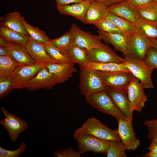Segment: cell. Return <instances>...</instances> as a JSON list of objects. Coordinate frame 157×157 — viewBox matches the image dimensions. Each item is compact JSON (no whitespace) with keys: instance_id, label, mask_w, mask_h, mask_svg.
Returning <instances> with one entry per match:
<instances>
[{"instance_id":"cell-1","label":"cell","mask_w":157,"mask_h":157,"mask_svg":"<svg viewBox=\"0 0 157 157\" xmlns=\"http://www.w3.org/2000/svg\"><path fill=\"white\" fill-rule=\"evenodd\" d=\"M88 102L99 111L110 115L118 121L128 119L115 105L105 89L93 93L85 97Z\"/></svg>"},{"instance_id":"cell-2","label":"cell","mask_w":157,"mask_h":157,"mask_svg":"<svg viewBox=\"0 0 157 157\" xmlns=\"http://www.w3.org/2000/svg\"><path fill=\"white\" fill-rule=\"evenodd\" d=\"M74 133L79 134L90 135L108 140L121 142L117 130L110 129L94 117L87 119Z\"/></svg>"},{"instance_id":"cell-3","label":"cell","mask_w":157,"mask_h":157,"mask_svg":"<svg viewBox=\"0 0 157 157\" xmlns=\"http://www.w3.org/2000/svg\"><path fill=\"white\" fill-rule=\"evenodd\" d=\"M79 89L85 97L94 92L104 90L106 87L101 78V71L91 70L79 65Z\"/></svg>"},{"instance_id":"cell-4","label":"cell","mask_w":157,"mask_h":157,"mask_svg":"<svg viewBox=\"0 0 157 157\" xmlns=\"http://www.w3.org/2000/svg\"><path fill=\"white\" fill-rule=\"evenodd\" d=\"M125 64L133 76L138 78L144 88H153L151 74L154 69L148 65L144 60L129 56L124 57Z\"/></svg>"},{"instance_id":"cell-5","label":"cell","mask_w":157,"mask_h":157,"mask_svg":"<svg viewBox=\"0 0 157 157\" xmlns=\"http://www.w3.org/2000/svg\"><path fill=\"white\" fill-rule=\"evenodd\" d=\"M73 136L77 143L78 151L81 154L89 151L94 154H106L109 140L90 135L79 134L74 133Z\"/></svg>"},{"instance_id":"cell-6","label":"cell","mask_w":157,"mask_h":157,"mask_svg":"<svg viewBox=\"0 0 157 157\" xmlns=\"http://www.w3.org/2000/svg\"><path fill=\"white\" fill-rule=\"evenodd\" d=\"M47 64L35 63L17 66L11 76L14 89L25 88L30 81Z\"/></svg>"},{"instance_id":"cell-7","label":"cell","mask_w":157,"mask_h":157,"mask_svg":"<svg viewBox=\"0 0 157 157\" xmlns=\"http://www.w3.org/2000/svg\"><path fill=\"white\" fill-rule=\"evenodd\" d=\"M144 88L139 80L135 77L128 86L126 92L129 108L133 112H141L147 101Z\"/></svg>"},{"instance_id":"cell-8","label":"cell","mask_w":157,"mask_h":157,"mask_svg":"<svg viewBox=\"0 0 157 157\" xmlns=\"http://www.w3.org/2000/svg\"><path fill=\"white\" fill-rule=\"evenodd\" d=\"M100 77L106 88L108 87L126 91L134 76L130 72L116 71H101Z\"/></svg>"},{"instance_id":"cell-9","label":"cell","mask_w":157,"mask_h":157,"mask_svg":"<svg viewBox=\"0 0 157 157\" xmlns=\"http://www.w3.org/2000/svg\"><path fill=\"white\" fill-rule=\"evenodd\" d=\"M117 121V130L120 141L126 150L135 151L140 145V141L136 137L133 127V120L120 119Z\"/></svg>"},{"instance_id":"cell-10","label":"cell","mask_w":157,"mask_h":157,"mask_svg":"<svg viewBox=\"0 0 157 157\" xmlns=\"http://www.w3.org/2000/svg\"><path fill=\"white\" fill-rule=\"evenodd\" d=\"M5 119L0 122V124L7 130L11 140L16 141L20 133L28 128V125L24 119L8 112L4 107L1 108Z\"/></svg>"},{"instance_id":"cell-11","label":"cell","mask_w":157,"mask_h":157,"mask_svg":"<svg viewBox=\"0 0 157 157\" xmlns=\"http://www.w3.org/2000/svg\"><path fill=\"white\" fill-rule=\"evenodd\" d=\"M91 62L99 63H122L126 59L118 56L108 46L102 44L99 47L87 50Z\"/></svg>"},{"instance_id":"cell-12","label":"cell","mask_w":157,"mask_h":157,"mask_svg":"<svg viewBox=\"0 0 157 157\" xmlns=\"http://www.w3.org/2000/svg\"><path fill=\"white\" fill-rule=\"evenodd\" d=\"M127 45L129 56L144 60L149 49L152 47L150 39L140 35L136 32L128 37Z\"/></svg>"},{"instance_id":"cell-13","label":"cell","mask_w":157,"mask_h":157,"mask_svg":"<svg viewBox=\"0 0 157 157\" xmlns=\"http://www.w3.org/2000/svg\"><path fill=\"white\" fill-rule=\"evenodd\" d=\"M70 31L74 38V44L87 50L97 47L101 45L102 38L99 35H94L81 29L73 24Z\"/></svg>"},{"instance_id":"cell-14","label":"cell","mask_w":157,"mask_h":157,"mask_svg":"<svg viewBox=\"0 0 157 157\" xmlns=\"http://www.w3.org/2000/svg\"><path fill=\"white\" fill-rule=\"evenodd\" d=\"M73 62L47 64L45 67L51 74L55 83L60 84L68 80L73 76V74L77 72Z\"/></svg>"},{"instance_id":"cell-15","label":"cell","mask_w":157,"mask_h":157,"mask_svg":"<svg viewBox=\"0 0 157 157\" xmlns=\"http://www.w3.org/2000/svg\"><path fill=\"white\" fill-rule=\"evenodd\" d=\"M98 33L105 43L113 45L116 51L121 52L124 57L129 56L128 37L122 33H110L99 29Z\"/></svg>"},{"instance_id":"cell-16","label":"cell","mask_w":157,"mask_h":157,"mask_svg":"<svg viewBox=\"0 0 157 157\" xmlns=\"http://www.w3.org/2000/svg\"><path fill=\"white\" fill-rule=\"evenodd\" d=\"M27 52L36 63L48 64L58 63L47 52L44 43L31 39L25 45Z\"/></svg>"},{"instance_id":"cell-17","label":"cell","mask_w":157,"mask_h":157,"mask_svg":"<svg viewBox=\"0 0 157 157\" xmlns=\"http://www.w3.org/2000/svg\"><path fill=\"white\" fill-rule=\"evenodd\" d=\"M107 8L109 13L128 20L135 25L142 19L127 0Z\"/></svg>"},{"instance_id":"cell-18","label":"cell","mask_w":157,"mask_h":157,"mask_svg":"<svg viewBox=\"0 0 157 157\" xmlns=\"http://www.w3.org/2000/svg\"><path fill=\"white\" fill-rule=\"evenodd\" d=\"M55 85L51 74L45 67L30 81L25 88L31 91L41 88L49 89Z\"/></svg>"},{"instance_id":"cell-19","label":"cell","mask_w":157,"mask_h":157,"mask_svg":"<svg viewBox=\"0 0 157 157\" xmlns=\"http://www.w3.org/2000/svg\"><path fill=\"white\" fill-rule=\"evenodd\" d=\"M107 93L117 107L127 118L133 120V113L130 109L126 90L106 88Z\"/></svg>"},{"instance_id":"cell-20","label":"cell","mask_w":157,"mask_h":157,"mask_svg":"<svg viewBox=\"0 0 157 157\" xmlns=\"http://www.w3.org/2000/svg\"><path fill=\"white\" fill-rule=\"evenodd\" d=\"M91 2L83 1L71 5L57 7L60 14L72 16L84 23L86 12Z\"/></svg>"},{"instance_id":"cell-21","label":"cell","mask_w":157,"mask_h":157,"mask_svg":"<svg viewBox=\"0 0 157 157\" xmlns=\"http://www.w3.org/2000/svg\"><path fill=\"white\" fill-rule=\"evenodd\" d=\"M109 13L107 7L94 1L91 3L87 10L84 23L93 24L106 17Z\"/></svg>"},{"instance_id":"cell-22","label":"cell","mask_w":157,"mask_h":157,"mask_svg":"<svg viewBox=\"0 0 157 157\" xmlns=\"http://www.w3.org/2000/svg\"><path fill=\"white\" fill-rule=\"evenodd\" d=\"M8 56L19 65H26L35 63L27 51L24 45L12 42L8 47Z\"/></svg>"},{"instance_id":"cell-23","label":"cell","mask_w":157,"mask_h":157,"mask_svg":"<svg viewBox=\"0 0 157 157\" xmlns=\"http://www.w3.org/2000/svg\"><path fill=\"white\" fill-rule=\"evenodd\" d=\"M22 17L19 12H16L2 15L0 17V25L29 37L22 23Z\"/></svg>"},{"instance_id":"cell-24","label":"cell","mask_w":157,"mask_h":157,"mask_svg":"<svg viewBox=\"0 0 157 157\" xmlns=\"http://www.w3.org/2000/svg\"><path fill=\"white\" fill-rule=\"evenodd\" d=\"M71 61L79 65L86 67L91 62L87 50L74 44L69 47L60 50Z\"/></svg>"},{"instance_id":"cell-25","label":"cell","mask_w":157,"mask_h":157,"mask_svg":"<svg viewBox=\"0 0 157 157\" xmlns=\"http://www.w3.org/2000/svg\"><path fill=\"white\" fill-rule=\"evenodd\" d=\"M135 26L136 32L142 36L149 39L157 38V21L142 19Z\"/></svg>"},{"instance_id":"cell-26","label":"cell","mask_w":157,"mask_h":157,"mask_svg":"<svg viewBox=\"0 0 157 157\" xmlns=\"http://www.w3.org/2000/svg\"><path fill=\"white\" fill-rule=\"evenodd\" d=\"M106 17L114 23L126 36L129 37L136 32L135 25L129 21L110 13Z\"/></svg>"},{"instance_id":"cell-27","label":"cell","mask_w":157,"mask_h":157,"mask_svg":"<svg viewBox=\"0 0 157 157\" xmlns=\"http://www.w3.org/2000/svg\"><path fill=\"white\" fill-rule=\"evenodd\" d=\"M84 67L88 69L102 72H130L125 62L118 64L114 63H99L91 61L87 65Z\"/></svg>"},{"instance_id":"cell-28","label":"cell","mask_w":157,"mask_h":157,"mask_svg":"<svg viewBox=\"0 0 157 157\" xmlns=\"http://www.w3.org/2000/svg\"><path fill=\"white\" fill-rule=\"evenodd\" d=\"M0 36L5 38L11 42L25 46L31 39L29 37L1 25L0 26Z\"/></svg>"},{"instance_id":"cell-29","label":"cell","mask_w":157,"mask_h":157,"mask_svg":"<svg viewBox=\"0 0 157 157\" xmlns=\"http://www.w3.org/2000/svg\"><path fill=\"white\" fill-rule=\"evenodd\" d=\"M22 21L25 29L31 39L45 43L49 41L50 39L43 31L37 27L28 24L25 20L24 17L22 16Z\"/></svg>"},{"instance_id":"cell-30","label":"cell","mask_w":157,"mask_h":157,"mask_svg":"<svg viewBox=\"0 0 157 157\" xmlns=\"http://www.w3.org/2000/svg\"><path fill=\"white\" fill-rule=\"evenodd\" d=\"M134 10L141 19L157 21V2Z\"/></svg>"},{"instance_id":"cell-31","label":"cell","mask_w":157,"mask_h":157,"mask_svg":"<svg viewBox=\"0 0 157 157\" xmlns=\"http://www.w3.org/2000/svg\"><path fill=\"white\" fill-rule=\"evenodd\" d=\"M45 50L49 55L58 63L72 62L61 51L53 46L50 41L44 43Z\"/></svg>"},{"instance_id":"cell-32","label":"cell","mask_w":157,"mask_h":157,"mask_svg":"<svg viewBox=\"0 0 157 157\" xmlns=\"http://www.w3.org/2000/svg\"><path fill=\"white\" fill-rule=\"evenodd\" d=\"M19 65L9 56H0V76H11Z\"/></svg>"},{"instance_id":"cell-33","label":"cell","mask_w":157,"mask_h":157,"mask_svg":"<svg viewBox=\"0 0 157 157\" xmlns=\"http://www.w3.org/2000/svg\"><path fill=\"white\" fill-rule=\"evenodd\" d=\"M50 42L60 50H62L71 46L74 44V38L72 32H66L64 34L57 38L51 40Z\"/></svg>"},{"instance_id":"cell-34","label":"cell","mask_w":157,"mask_h":157,"mask_svg":"<svg viewBox=\"0 0 157 157\" xmlns=\"http://www.w3.org/2000/svg\"><path fill=\"white\" fill-rule=\"evenodd\" d=\"M126 148L121 142L109 140V147L106 153L107 157H126Z\"/></svg>"},{"instance_id":"cell-35","label":"cell","mask_w":157,"mask_h":157,"mask_svg":"<svg viewBox=\"0 0 157 157\" xmlns=\"http://www.w3.org/2000/svg\"><path fill=\"white\" fill-rule=\"evenodd\" d=\"M99 30L110 33H122L119 27L106 17L93 24Z\"/></svg>"},{"instance_id":"cell-36","label":"cell","mask_w":157,"mask_h":157,"mask_svg":"<svg viewBox=\"0 0 157 157\" xmlns=\"http://www.w3.org/2000/svg\"><path fill=\"white\" fill-rule=\"evenodd\" d=\"M14 89L11 76H0V99L6 97Z\"/></svg>"},{"instance_id":"cell-37","label":"cell","mask_w":157,"mask_h":157,"mask_svg":"<svg viewBox=\"0 0 157 157\" xmlns=\"http://www.w3.org/2000/svg\"><path fill=\"white\" fill-rule=\"evenodd\" d=\"M26 145L24 142H22L20 147L17 149L10 150L0 147V157H19L26 150Z\"/></svg>"},{"instance_id":"cell-38","label":"cell","mask_w":157,"mask_h":157,"mask_svg":"<svg viewBox=\"0 0 157 157\" xmlns=\"http://www.w3.org/2000/svg\"><path fill=\"white\" fill-rule=\"evenodd\" d=\"M144 60L150 67L154 69L157 68V49L153 47L150 48Z\"/></svg>"},{"instance_id":"cell-39","label":"cell","mask_w":157,"mask_h":157,"mask_svg":"<svg viewBox=\"0 0 157 157\" xmlns=\"http://www.w3.org/2000/svg\"><path fill=\"white\" fill-rule=\"evenodd\" d=\"M54 155L57 157H80L81 155L78 151L74 150L71 147L57 151Z\"/></svg>"},{"instance_id":"cell-40","label":"cell","mask_w":157,"mask_h":157,"mask_svg":"<svg viewBox=\"0 0 157 157\" xmlns=\"http://www.w3.org/2000/svg\"><path fill=\"white\" fill-rule=\"evenodd\" d=\"M130 6L135 9L151 4L155 1L154 0H127Z\"/></svg>"},{"instance_id":"cell-41","label":"cell","mask_w":157,"mask_h":157,"mask_svg":"<svg viewBox=\"0 0 157 157\" xmlns=\"http://www.w3.org/2000/svg\"><path fill=\"white\" fill-rule=\"evenodd\" d=\"M144 124L149 131H157V119L146 120L144 121Z\"/></svg>"},{"instance_id":"cell-42","label":"cell","mask_w":157,"mask_h":157,"mask_svg":"<svg viewBox=\"0 0 157 157\" xmlns=\"http://www.w3.org/2000/svg\"><path fill=\"white\" fill-rule=\"evenodd\" d=\"M56 2L57 7L69 5L70 3H80L83 0H55Z\"/></svg>"},{"instance_id":"cell-43","label":"cell","mask_w":157,"mask_h":157,"mask_svg":"<svg viewBox=\"0 0 157 157\" xmlns=\"http://www.w3.org/2000/svg\"><path fill=\"white\" fill-rule=\"evenodd\" d=\"M127 0H94L107 7L115 5Z\"/></svg>"},{"instance_id":"cell-44","label":"cell","mask_w":157,"mask_h":157,"mask_svg":"<svg viewBox=\"0 0 157 157\" xmlns=\"http://www.w3.org/2000/svg\"><path fill=\"white\" fill-rule=\"evenodd\" d=\"M148 138L151 140H153L157 143V131H149Z\"/></svg>"},{"instance_id":"cell-45","label":"cell","mask_w":157,"mask_h":157,"mask_svg":"<svg viewBox=\"0 0 157 157\" xmlns=\"http://www.w3.org/2000/svg\"><path fill=\"white\" fill-rule=\"evenodd\" d=\"M12 43L5 38L0 36V46L8 47L11 45Z\"/></svg>"},{"instance_id":"cell-46","label":"cell","mask_w":157,"mask_h":157,"mask_svg":"<svg viewBox=\"0 0 157 157\" xmlns=\"http://www.w3.org/2000/svg\"><path fill=\"white\" fill-rule=\"evenodd\" d=\"M9 54V50L8 47L0 46V56H7Z\"/></svg>"},{"instance_id":"cell-47","label":"cell","mask_w":157,"mask_h":157,"mask_svg":"<svg viewBox=\"0 0 157 157\" xmlns=\"http://www.w3.org/2000/svg\"><path fill=\"white\" fill-rule=\"evenodd\" d=\"M148 149L150 151L157 154V143L153 140H151Z\"/></svg>"},{"instance_id":"cell-48","label":"cell","mask_w":157,"mask_h":157,"mask_svg":"<svg viewBox=\"0 0 157 157\" xmlns=\"http://www.w3.org/2000/svg\"><path fill=\"white\" fill-rule=\"evenodd\" d=\"M145 155L148 157H157V154L151 151L147 153Z\"/></svg>"},{"instance_id":"cell-49","label":"cell","mask_w":157,"mask_h":157,"mask_svg":"<svg viewBox=\"0 0 157 157\" xmlns=\"http://www.w3.org/2000/svg\"><path fill=\"white\" fill-rule=\"evenodd\" d=\"M150 39L152 43V47L157 49V40L154 39Z\"/></svg>"},{"instance_id":"cell-50","label":"cell","mask_w":157,"mask_h":157,"mask_svg":"<svg viewBox=\"0 0 157 157\" xmlns=\"http://www.w3.org/2000/svg\"><path fill=\"white\" fill-rule=\"evenodd\" d=\"M84 1H91V2H92L93 1H94V0H83Z\"/></svg>"},{"instance_id":"cell-51","label":"cell","mask_w":157,"mask_h":157,"mask_svg":"<svg viewBox=\"0 0 157 157\" xmlns=\"http://www.w3.org/2000/svg\"><path fill=\"white\" fill-rule=\"evenodd\" d=\"M155 1L157 2V0H154Z\"/></svg>"},{"instance_id":"cell-52","label":"cell","mask_w":157,"mask_h":157,"mask_svg":"<svg viewBox=\"0 0 157 157\" xmlns=\"http://www.w3.org/2000/svg\"><path fill=\"white\" fill-rule=\"evenodd\" d=\"M156 39V40H157V39Z\"/></svg>"}]
</instances>
